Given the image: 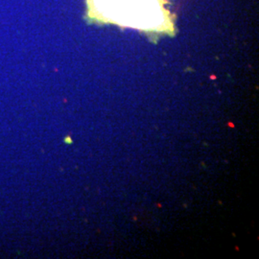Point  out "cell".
Masks as SVG:
<instances>
[{"mask_svg": "<svg viewBox=\"0 0 259 259\" xmlns=\"http://www.w3.org/2000/svg\"><path fill=\"white\" fill-rule=\"evenodd\" d=\"M168 0H87L94 22L132 28L149 34H171L174 20Z\"/></svg>", "mask_w": 259, "mask_h": 259, "instance_id": "cell-1", "label": "cell"}]
</instances>
